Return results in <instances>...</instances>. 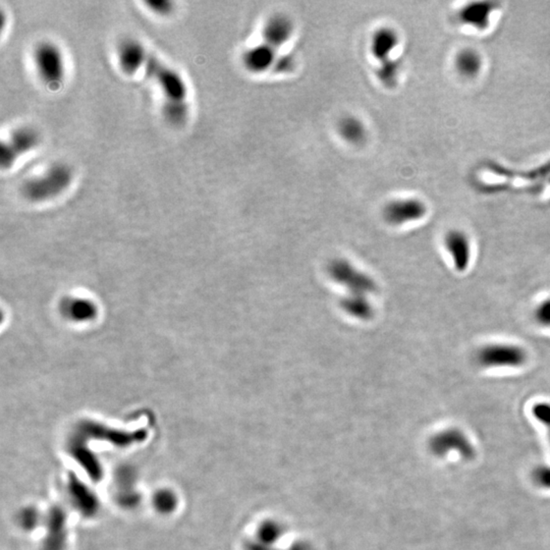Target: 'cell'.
Here are the masks:
<instances>
[{
  "instance_id": "obj_3",
  "label": "cell",
  "mask_w": 550,
  "mask_h": 550,
  "mask_svg": "<svg viewBox=\"0 0 550 550\" xmlns=\"http://www.w3.org/2000/svg\"><path fill=\"white\" fill-rule=\"evenodd\" d=\"M328 275L348 291V296L367 297L377 290L371 276L362 273L346 259H335L328 264Z\"/></svg>"
},
{
  "instance_id": "obj_27",
  "label": "cell",
  "mask_w": 550,
  "mask_h": 550,
  "mask_svg": "<svg viewBox=\"0 0 550 550\" xmlns=\"http://www.w3.org/2000/svg\"><path fill=\"white\" fill-rule=\"evenodd\" d=\"M533 480L539 487L550 489V466H540L535 469Z\"/></svg>"
},
{
  "instance_id": "obj_7",
  "label": "cell",
  "mask_w": 550,
  "mask_h": 550,
  "mask_svg": "<svg viewBox=\"0 0 550 550\" xmlns=\"http://www.w3.org/2000/svg\"><path fill=\"white\" fill-rule=\"evenodd\" d=\"M42 540L35 550H66L68 543V515L63 507L55 506L45 517Z\"/></svg>"
},
{
  "instance_id": "obj_18",
  "label": "cell",
  "mask_w": 550,
  "mask_h": 550,
  "mask_svg": "<svg viewBox=\"0 0 550 550\" xmlns=\"http://www.w3.org/2000/svg\"><path fill=\"white\" fill-rule=\"evenodd\" d=\"M457 72L466 79L476 78L483 68L482 55L474 48H464L455 59Z\"/></svg>"
},
{
  "instance_id": "obj_25",
  "label": "cell",
  "mask_w": 550,
  "mask_h": 550,
  "mask_svg": "<svg viewBox=\"0 0 550 550\" xmlns=\"http://www.w3.org/2000/svg\"><path fill=\"white\" fill-rule=\"evenodd\" d=\"M532 413L534 415L535 419L538 420L539 422L542 424L547 431H549V436L550 440V404L549 402H537L533 406Z\"/></svg>"
},
{
  "instance_id": "obj_20",
  "label": "cell",
  "mask_w": 550,
  "mask_h": 550,
  "mask_svg": "<svg viewBox=\"0 0 550 550\" xmlns=\"http://www.w3.org/2000/svg\"><path fill=\"white\" fill-rule=\"evenodd\" d=\"M340 307L351 317L367 321L373 317V306L367 297L348 296L342 297Z\"/></svg>"
},
{
  "instance_id": "obj_2",
  "label": "cell",
  "mask_w": 550,
  "mask_h": 550,
  "mask_svg": "<svg viewBox=\"0 0 550 550\" xmlns=\"http://www.w3.org/2000/svg\"><path fill=\"white\" fill-rule=\"evenodd\" d=\"M140 70L158 86L164 95V104H187L188 87L183 77L149 51Z\"/></svg>"
},
{
  "instance_id": "obj_23",
  "label": "cell",
  "mask_w": 550,
  "mask_h": 550,
  "mask_svg": "<svg viewBox=\"0 0 550 550\" xmlns=\"http://www.w3.org/2000/svg\"><path fill=\"white\" fill-rule=\"evenodd\" d=\"M400 68H401L400 63L393 59L380 63L377 70L378 79L386 87H393L399 78Z\"/></svg>"
},
{
  "instance_id": "obj_21",
  "label": "cell",
  "mask_w": 550,
  "mask_h": 550,
  "mask_svg": "<svg viewBox=\"0 0 550 550\" xmlns=\"http://www.w3.org/2000/svg\"><path fill=\"white\" fill-rule=\"evenodd\" d=\"M177 504H179V500H177V494L173 490L166 489V488L158 490L152 498L153 508L162 515L173 513L177 508Z\"/></svg>"
},
{
  "instance_id": "obj_15",
  "label": "cell",
  "mask_w": 550,
  "mask_h": 550,
  "mask_svg": "<svg viewBox=\"0 0 550 550\" xmlns=\"http://www.w3.org/2000/svg\"><path fill=\"white\" fill-rule=\"evenodd\" d=\"M400 45V36L393 28L383 27L372 35L370 51L380 63L391 61L393 52Z\"/></svg>"
},
{
  "instance_id": "obj_1",
  "label": "cell",
  "mask_w": 550,
  "mask_h": 550,
  "mask_svg": "<svg viewBox=\"0 0 550 550\" xmlns=\"http://www.w3.org/2000/svg\"><path fill=\"white\" fill-rule=\"evenodd\" d=\"M74 181V173L66 164H55L21 185L23 197L32 202H45L63 194Z\"/></svg>"
},
{
  "instance_id": "obj_13",
  "label": "cell",
  "mask_w": 550,
  "mask_h": 550,
  "mask_svg": "<svg viewBox=\"0 0 550 550\" xmlns=\"http://www.w3.org/2000/svg\"><path fill=\"white\" fill-rule=\"evenodd\" d=\"M444 246L453 259L455 271L464 273L471 261V244L468 235L460 230H451L445 235Z\"/></svg>"
},
{
  "instance_id": "obj_12",
  "label": "cell",
  "mask_w": 550,
  "mask_h": 550,
  "mask_svg": "<svg viewBox=\"0 0 550 550\" xmlns=\"http://www.w3.org/2000/svg\"><path fill=\"white\" fill-rule=\"evenodd\" d=\"M294 21L286 14H275L271 17L263 28L264 42L277 49L290 41L294 35Z\"/></svg>"
},
{
  "instance_id": "obj_29",
  "label": "cell",
  "mask_w": 550,
  "mask_h": 550,
  "mask_svg": "<svg viewBox=\"0 0 550 550\" xmlns=\"http://www.w3.org/2000/svg\"><path fill=\"white\" fill-rule=\"evenodd\" d=\"M275 70L278 72H286L294 68V59L292 57H282L277 59L275 66Z\"/></svg>"
},
{
  "instance_id": "obj_4",
  "label": "cell",
  "mask_w": 550,
  "mask_h": 550,
  "mask_svg": "<svg viewBox=\"0 0 550 550\" xmlns=\"http://www.w3.org/2000/svg\"><path fill=\"white\" fill-rule=\"evenodd\" d=\"M34 63L44 84L57 89L66 76V63L61 48L55 43H39L34 50Z\"/></svg>"
},
{
  "instance_id": "obj_14",
  "label": "cell",
  "mask_w": 550,
  "mask_h": 550,
  "mask_svg": "<svg viewBox=\"0 0 550 550\" xmlns=\"http://www.w3.org/2000/svg\"><path fill=\"white\" fill-rule=\"evenodd\" d=\"M244 66L253 74H262L269 68H275L277 57L276 49L267 43L256 45L244 53Z\"/></svg>"
},
{
  "instance_id": "obj_26",
  "label": "cell",
  "mask_w": 550,
  "mask_h": 550,
  "mask_svg": "<svg viewBox=\"0 0 550 550\" xmlns=\"http://www.w3.org/2000/svg\"><path fill=\"white\" fill-rule=\"evenodd\" d=\"M534 319L541 326L550 327V297L543 299L534 311Z\"/></svg>"
},
{
  "instance_id": "obj_22",
  "label": "cell",
  "mask_w": 550,
  "mask_h": 550,
  "mask_svg": "<svg viewBox=\"0 0 550 550\" xmlns=\"http://www.w3.org/2000/svg\"><path fill=\"white\" fill-rule=\"evenodd\" d=\"M162 112L171 125L181 126L187 121L189 106L188 104H164Z\"/></svg>"
},
{
  "instance_id": "obj_5",
  "label": "cell",
  "mask_w": 550,
  "mask_h": 550,
  "mask_svg": "<svg viewBox=\"0 0 550 550\" xmlns=\"http://www.w3.org/2000/svg\"><path fill=\"white\" fill-rule=\"evenodd\" d=\"M40 140L39 132L32 128L23 127L14 130L1 142L0 166L2 170L12 168L21 156L37 148Z\"/></svg>"
},
{
  "instance_id": "obj_6",
  "label": "cell",
  "mask_w": 550,
  "mask_h": 550,
  "mask_svg": "<svg viewBox=\"0 0 550 550\" xmlns=\"http://www.w3.org/2000/svg\"><path fill=\"white\" fill-rule=\"evenodd\" d=\"M476 360L484 368H517L527 362L528 355L517 344H493L481 348Z\"/></svg>"
},
{
  "instance_id": "obj_11",
  "label": "cell",
  "mask_w": 550,
  "mask_h": 550,
  "mask_svg": "<svg viewBox=\"0 0 550 550\" xmlns=\"http://www.w3.org/2000/svg\"><path fill=\"white\" fill-rule=\"evenodd\" d=\"M147 49L138 40L128 38L117 46V55L119 68L125 74L135 75L141 70Z\"/></svg>"
},
{
  "instance_id": "obj_17",
  "label": "cell",
  "mask_w": 550,
  "mask_h": 550,
  "mask_svg": "<svg viewBox=\"0 0 550 550\" xmlns=\"http://www.w3.org/2000/svg\"><path fill=\"white\" fill-rule=\"evenodd\" d=\"M495 10L493 2H472L464 6L460 12L459 18L462 23H468L479 30H484L488 27L490 17Z\"/></svg>"
},
{
  "instance_id": "obj_19",
  "label": "cell",
  "mask_w": 550,
  "mask_h": 550,
  "mask_svg": "<svg viewBox=\"0 0 550 550\" xmlns=\"http://www.w3.org/2000/svg\"><path fill=\"white\" fill-rule=\"evenodd\" d=\"M337 132L344 142L351 145H360L367 139L365 124L355 115L342 117L337 124Z\"/></svg>"
},
{
  "instance_id": "obj_8",
  "label": "cell",
  "mask_w": 550,
  "mask_h": 550,
  "mask_svg": "<svg viewBox=\"0 0 550 550\" xmlns=\"http://www.w3.org/2000/svg\"><path fill=\"white\" fill-rule=\"evenodd\" d=\"M430 446L432 451L440 457L455 453L463 459L470 460L475 455L474 445L468 436L457 428H449L434 435Z\"/></svg>"
},
{
  "instance_id": "obj_10",
  "label": "cell",
  "mask_w": 550,
  "mask_h": 550,
  "mask_svg": "<svg viewBox=\"0 0 550 550\" xmlns=\"http://www.w3.org/2000/svg\"><path fill=\"white\" fill-rule=\"evenodd\" d=\"M79 440H94L97 442H108V444L119 447H127L145 440V433L141 431L130 432L119 431V430L110 429L101 425L95 424H86L81 426L79 429Z\"/></svg>"
},
{
  "instance_id": "obj_24",
  "label": "cell",
  "mask_w": 550,
  "mask_h": 550,
  "mask_svg": "<svg viewBox=\"0 0 550 550\" xmlns=\"http://www.w3.org/2000/svg\"><path fill=\"white\" fill-rule=\"evenodd\" d=\"M39 511L35 508H25L21 509L19 515V524L23 530L32 531L36 529L41 521Z\"/></svg>"
},
{
  "instance_id": "obj_28",
  "label": "cell",
  "mask_w": 550,
  "mask_h": 550,
  "mask_svg": "<svg viewBox=\"0 0 550 550\" xmlns=\"http://www.w3.org/2000/svg\"><path fill=\"white\" fill-rule=\"evenodd\" d=\"M146 4L150 10L161 16H168L173 10V2L168 0H153V1H146Z\"/></svg>"
},
{
  "instance_id": "obj_16",
  "label": "cell",
  "mask_w": 550,
  "mask_h": 550,
  "mask_svg": "<svg viewBox=\"0 0 550 550\" xmlns=\"http://www.w3.org/2000/svg\"><path fill=\"white\" fill-rule=\"evenodd\" d=\"M68 493H70L72 504L86 517H92L97 513L99 502H98L95 494L79 479L75 478V477L70 479Z\"/></svg>"
},
{
  "instance_id": "obj_9",
  "label": "cell",
  "mask_w": 550,
  "mask_h": 550,
  "mask_svg": "<svg viewBox=\"0 0 550 550\" xmlns=\"http://www.w3.org/2000/svg\"><path fill=\"white\" fill-rule=\"evenodd\" d=\"M427 213L425 203L417 198L397 199L391 201L383 210L387 224L399 226L422 219Z\"/></svg>"
}]
</instances>
